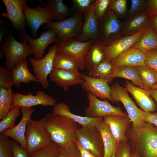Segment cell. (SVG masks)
Masks as SVG:
<instances>
[{
	"label": "cell",
	"instance_id": "1",
	"mask_svg": "<svg viewBox=\"0 0 157 157\" xmlns=\"http://www.w3.org/2000/svg\"><path fill=\"white\" fill-rule=\"evenodd\" d=\"M132 153L140 157H157V126L144 121L126 133Z\"/></svg>",
	"mask_w": 157,
	"mask_h": 157
},
{
	"label": "cell",
	"instance_id": "2",
	"mask_svg": "<svg viewBox=\"0 0 157 157\" xmlns=\"http://www.w3.org/2000/svg\"><path fill=\"white\" fill-rule=\"evenodd\" d=\"M45 118L51 140L59 147L75 142L76 134L81 126L67 116L47 113Z\"/></svg>",
	"mask_w": 157,
	"mask_h": 157
},
{
	"label": "cell",
	"instance_id": "3",
	"mask_svg": "<svg viewBox=\"0 0 157 157\" xmlns=\"http://www.w3.org/2000/svg\"><path fill=\"white\" fill-rule=\"evenodd\" d=\"M32 54L24 37L21 42H19L12 34H10L3 42L0 49V59L5 56L6 67L9 71L13 70L19 63Z\"/></svg>",
	"mask_w": 157,
	"mask_h": 157
},
{
	"label": "cell",
	"instance_id": "4",
	"mask_svg": "<svg viewBox=\"0 0 157 157\" xmlns=\"http://www.w3.org/2000/svg\"><path fill=\"white\" fill-rule=\"evenodd\" d=\"M26 131L25 138L28 154L52 141L44 117L38 120L31 119L26 126Z\"/></svg>",
	"mask_w": 157,
	"mask_h": 157
},
{
	"label": "cell",
	"instance_id": "5",
	"mask_svg": "<svg viewBox=\"0 0 157 157\" xmlns=\"http://www.w3.org/2000/svg\"><path fill=\"white\" fill-rule=\"evenodd\" d=\"M82 23L83 12H81L61 22L51 21L44 24V27L56 31L59 36L60 44H61L69 39L78 37L81 32Z\"/></svg>",
	"mask_w": 157,
	"mask_h": 157
},
{
	"label": "cell",
	"instance_id": "6",
	"mask_svg": "<svg viewBox=\"0 0 157 157\" xmlns=\"http://www.w3.org/2000/svg\"><path fill=\"white\" fill-rule=\"evenodd\" d=\"M110 95L114 102H121L128 113V117L133 123V128L141 125L144 121L143 111L137 106L129 97L127 90L118 82L111 87Z\"/></svg>",
	"mask_w": 157,
	"mask_h": 157
},
{
	"label": "cell",
	"instance_id": "7",
	"mask_svg": "<svg viewBox=\"0 0 157 157\" xmlns=\"http://www.w3.org/2000/svg\"><path fill=\"white\" fill-rule=\"evenodd\" d=\"M76 139L85 149L95 157H103L104 148L101 134L95 126H81L76 134Z\"/></svg>",
	"mask_w": 157,
	"mask_h": 157
},
{
	"label": "cell",
	"instance_id": "8",
	"mask_svg": "<svg viewBox=\"0 0 157 157\" xmlns=\"http://www.w3.org/2000/svg\"><path fill=\"white\" fill-rule=\"evenodd\" d=\"M59 44L56 43L50 47L48 53L40 59L37 60L32 57L29 58L35 76L38 79V82L45 89H47L49 86L47 77L53 69L54 59Z\"/></svg>",
	"mask_w": 157,
	"mask_h": 157
},
{
	"label": "cell",
	"instance_id": "9",
	"mask_svg": "<svg viewBox=\"0 0 157 157\" xmlns=\"http://www.w3.org/2000/svg\"><path fill=\"white\" fill-rule=\"evenodd\" d=\"M86 95L89 101V106L85 110L86 116L92 118L104 117L109 115L128 117L119 106H113L108 99L101 100L89 91H87Z\"/></svg>",
	"mask_w": 157,
	"mask_h": 157
},
{
	"label": "cell",
	"instance_id": "10",
	"mask_svg": "<svg viewBox=\"0 0 157 157\" xmlns=\"http://www.w3.org/2000/svg\"><path fill=\"white\" fill-rule=\"evenodd\" d=\"M123 35V23L112 11L108 9L99 22V42L105 43Z\"/></svg>",
	"mask_w": 157,
	"mask_h": 157
},
{
	"label": "cell",
	"instance_id": "11",
	"mask_svg": "<svg viewBox=\"0 0 157 157\" xmlns=\"http://www.w3.org/2000/svg\"><path fill=\"white\" fill-rule=\"evenodd\" d=\"M23 11L26 23L31 31L33 39L37 38V33L41 26L54 20L51 12L45 6L42 8L40 5L31 8L26 4Z\"/></svg>",
	"mask_w": 157,
	"mask_h": 157
},
{
	"label": "cell",
	"instance_id": "12",
	"mask_svg": "<svg viewBox=\"0 0 157 157\" xmlns=\"http://www.w3.org/2000/svg\"><path fill=\"white\" fill-rule=\"evenodd\" d=\"M6 8L7 12H2L1 16L5 17L11 22L17 31L26 33L25 28L26 22L23 9L27 4V0H3Z\"/></svg>",
	"mask_w": 157,
	"mask_h": 157
},
{
	"label": "cell",
	"instance_id": "13",
	"mask_svg": "<svg viewBox=\"0 0 157 157\" xmlns=\"http://www.w3.org/2000/svg\"><path fill=\"white\" fill-rule=\"evenodd\" d=\"M145 30L129 36L123 35L107 43H101L106 60L110 62L120 53L131 47Z\"/></svg>",
	"mask_w": 157,
	"mask_h": 157
},
{
	"label": "cell",
	"instance_id": "14",
	"mask_svg": "<svg viewBox=\"0 0 157 157\" xmlns=\"http://www.w3.org/2000/svg\"><path fill=\"white\" fill-rule=\"evenodd\" d=\"M39 34L40 36L35 39L31 38L26 33L24 35L34 58L37 60L43 58L45 49L50 44L54 42L60 43L58 34L53 29H48Z\"/></svg>",
	"mask_w": 157,
	"mask_h": 157
},
{
	"label": "cell",
	"instance_id": "15",
	"mask_svg": "<svg viewBox=\"0 0 157 157\" xmlns=\"http://www.w3.org/2000/svg\"><path fill=\"white\" fill-rule=\"evenodd\" d=\"M94 40H90L81 41L75 38L70 39L65 42L59 44L57 52L67 54L76 58L78 61L79 69L83 70L84 59L89 47Z\"/></svg>",
	"mask_w": 157,
	"mask_h": 157
},
{
	"label": "cell",
	"instance_id": "16",
	"mask_svg": "<svg viewBox=\"0 0 157 157\" xmlns=\"http://www.w3.org/2000/svg\"><path fill=\"white\" fill-rule=\"evenodd\" d=\"M75 38L82 42L90 40L99 42V22L94 14L93 6L83 12L81 30L79 35Z\"/></svg>",
	"mask_w": 157,
	"mask_h": 157
},
{
	"label": "cell",
	"instance_id": "17",
	"mask_svg": "<svg viewBox=\"0 0 157 157\" xmlns=\"http://www.w3.org/2000/svg\"><path fill=\"white\" fill-rule=\"evenodd\" d=\"M15 106L21 107H30L40 105L43 106H54L57 104L56 99L44 92L38 90L35 95L29 92L23 94L16 92L15 97Z\"/></svg>",
	"mask_w": 157,
	"mask_h": 157
},
{
	"label": "cell",
	"instance_id": "18",
	"mask_svg": "<svg viewBox=\"0 0 157 157\" xmlns=\"http://www.w3.org/2000/svg\"><path fill=\"white\" fill-rule=\"evenodd\" d=\"M21 110L22 117L19 124L13 128L6 129L1 133L7 137H10L17 142L27 152L25 131L26 126L31 119V115L35 109L32 107H21Z\"/></svg>",
	"mask_w": 157,
	"mask_h": 157
},
{
	"label": "cell",
	"instance_id": "19",
	"mask_svg": "<svg viewBox=\"0 0 157 157\" xmlns=\"http://www.w3.org/2000/svg\"><path fill=\"white\" fill-rule=\"evenodd\" d=\"M82 76L84 81L81 86L83 90L102 100L108 99L114 103L110 95V88L108 83L109 81L96 78L83 73Z\"/></svg>",
	"mask_w": 157,
	"mask_h": 157
},
{
	"label": "cell",
	"instance_id": "20",
	"mask_svg": "<svg viewBox=\"0 0 157 157\" xmlns=\"http://www.w3.org/2000/svg\"><path fill=\"white\" fill-rule=\"evenodd\" d=\"M50 81L54 82L66 92L70 86L81 85L84 81L82 74L53 68L49 75Z\"/></svg>",
	"mask_w": 157,
	"mask_h": 157
},
{
	"label": "cell",
	"instance_id": "21",
	"mask_svg": "<svg viewBox=\"0 0 157 157\" xmlns=\"http://www.w3.org/2000/svg\"><path fill=\"white\" fill-rule=\"evenodd\" d=\"M145 53L131 47L120 53L110 62L115 68L124 66H138L145 65Z\"/></svg>",
	"mask_w": 157,
	"mask_h": 157
},
{
	"label": "cell",
	"instance_id": "22",
	"mask_svg": "<svg viewBox=\"0 0 157 157\" xmlns=\"http://www.w3.org/2000/svg\"><path fill=\"white\" fill-rule=\"evenodd\" d=\"M103 120L117 141H121L125 144L128 142L126 133L131 122L128 117L109 115L104 117Z\"/></svg>",
	"mask_w": 157,
	"mask_h": 157
},
{
	"label": "cell",
	"instance_id": "23",
	"mask_svg": "<svg viewBox=\"0 0 157 157\" xmlns=\"http://www.w3.org/2000/svg\"><path fill=\"white\" fill-rule=\"evenodd\" d=\"M123 35L129 36L145 30L150 25V16L144 11L130 18L123 23Z\"/></svg>",
	"mask_w": 157,
	"mask_h": 157
},
{
	"label": "cell",
	"instance_id": "24",
	"mask_svg": "<svg viewBox=\"0 0 157 157\" xmlns=\"http://www.w3.org/2000/svg\"><path fill=\"white\" fill-rule=\"evenodd\" d=\"M52 113L69 117L82 127H91L95 126L98 122L103 119L102 117L92 118L75 115L71 112L68 105L64 102L57 103L53 106Z\"/></svg>",
	"mask_w": 157,
	"mask_h": 157
},
{
	"label": "cell",
	"instance_id": "25",
	"mask_svg": "<svg viewBox=\"0 0 157 157\" xmlns=\"http://www.w3.org/2000/svg\"><path fill=\"white\" fill-rule=\"evenodd\" d=\"M125 86L144 111L150 112L156 110L155 103L147 90L135 86L127 81Z\"/></svg>",
	"mask_w": 157,
	"mask_h": 157
},
{
	"label": "cell",
	"instance_id": "26",
	"mask_svg": "<svg viewBox=\"0 0 157 157\" xmlns=\"http://www.w3.org/2000/svg\"><path fill=\"white\" fill-rule=\"evenodd\" d=\"M106 60L101 43L94 41L85 55L84 59V68L89 70Z\"/></svg>",
	"mask_w": 157,
	"mask_h": 157
},
{
	"label": "cell",
	"instance_id": "27",
	"mask_svg": "<svg viewBox=\"0 0 157 157\" xmlns=\"http://www.w3.org/2000/svg\"><path fill=\"white\" fill-rule=\"evenodd\" d=\"M28 61L25 58L17 65L11 72L12 75L14 85L19 88L22 83L29 84L31 82H38V80L29 71Z\"/></svg>",
	"mask_w": 157,
	"mask_h": 157
},
{
	"label": "cell",
	"instance_id": "28",
	"mask_svg": "<svg viewBox=\"0 0 157 157\" xmlns=\"http://www.w3.org/2000/svg\"><path fill=\"white\" fill-rule=\"evenodd\" d=\"M95 126L102 136L104 148L103 157H111L115 152L117 140L113 135L109 126L103 119L98 122Z\"/></svg>",
	"mask_w": 157,
	"mask_h": 157
},
{
	"label": "cell",
	"instance_id": "29",
	"mask_svg": "<svg viewBox=\"0 0 157 157\" xmlns=\"http://www.w3.org/2000/svg\"><path fill=\"white\" fill-rule=\"evenodd\" d=\"M115 77L128 79L131 81V84L134 85L146 90L149 89L142 81L135 66H124L116 68L113 78Z\"/></svg>",
	"mask_w": 157,
	"mask_h": 157
},
{
	"label": "cell",
	"instance_id": "30",
	"mask_svg": "<svg viewBox=\"0 0 157 157\" xmlns=\"http://www.w3.org/2000/svg\"><path fill=\"white\" fill-rule=\"evenodd\" d=\"M132 47L138 49L144 53L157 49V35L154 31L150 25Z\"/></svg>",
	"mask_w": 157,
	"mask_h": 157
},
{
	"label": "cell",
	"instance_id": "31",
	"mask_svg": "<svg viewBox=\"0 0 157 157\" xmlns=\"http://www.w3.org/2000/svg\"><path fill=\"white\" fill-rule=\"evenodd\" d=\"M45 6L51 12L56 22L67 19L73 15L71 9L63 3L62 0H48Z\"/></svg>",
	"mask_w": 157,
	"mask_h": 157
},
{
	"label": "cell",
	"instance_id": "32",
	"mask_svg": "<svg viewBox=\"0 0 157 157\" xmlns=\"http://www.w3.org/2000/svg\"><path fill=\"white\" fill-rule=\"evenodd\" d=\"M53 68L79 73V64L77 60L74 57L57 52L55 55Z\"/></svg>",
	"mask_w": 157,
	"mask_h": 157
},
{
	"label": "cell",
	"instance_id": "33",
	"mask_svg": "<svg viewBox=\"0 0 157 157\" xmlns=\"http://www.w3.org/2000/svg\"><path fill=\"white\" fill-rule=\"evenodd\" d=\"M15 94L12 88L6 89L0 87V119H4L10 110L15 106Z\"/></svg>",
	"mask_w": 157,
	"mask_h": 157
},
{
	"label": "cell",
	"instance_id": "34",
	"mask_svg": "<svg viewBox=\"0 0 157 157\" xmlns=\"http://www.w3.org/2000/svg\"><path fill=\"white\" fill-rule=\"evenodd\" d=\"M116 68L106 60L93 69L89 70V76L96 78L108 80L113 79Z\"/></svg>",
	"mask_w": 157,
	"mask_h": 157
},
{
	"label": "cell",
	"instance_id": "35",
	"mask_svg": "<svg viewBox=\"0 0 157 157\" xmlns=\"http://www.w3.org/2000/svg\"><path fill=\"white\" fill-rule=\"evenodd\" d=\"M136 67L144 85L149 89H154L157 84V72L145 65Z\"/></svg>",
	"mask_w": 157,
	"mask_h": 157
},
{
	"label": "cell",
	"instance_id": "36",
	"mask_svg": "<svg viewBox=\"0 0 157 157\" xmlns=\"http://www.w3.org/2000/svg\"><path fill=\"white\" fill-rule=\"evenodd\" d=\"M60 147L51 141L49 144L28 154V157H59Z\"/></svg>",
	"mask_w": 157,
	"mask_h": 157
},
{
	"label": "cell",
	"instance_id": "37",
	"mask_svg": "<svg viewBox=\"0 0 157 157\" xmlns=\"http://www.w3.org/2000/svg\"><path fill=\"white\" fill-rule=\"evenodd\" d=\"M21 108L15 106L12 108L5 117L0 122V132L15 127L17 118L20 114Z\"/></svg>",
	"mask_w": 157,
	"mask_h": 157
},
{
	"label": "cell",
	"instance_id": "38",
	"mask_svg": "<svg viewBox=\"0 0 157 157\" xmlns=\"http://www.w3.org/2000/svg\"><path fill=\"white\" fill-rule=\"evenodd\" d=\"M127 0H111L108 10L119 19L126 17L127 12Z\"/></svg>",
	"mask_w": 157,
	"mask_h": 157
},
{
	"label": "cell",
	"instance_id": "39",
	"mask_svg": "<svg viewBox=\"0 0 157 157\" xmlns=\"http://www.w3.org/2000/svg\"><path fill=\"white\" fill-rule=\"evenodd\" d=\"M14 83L11 71L3 66L0 67V87L12 88Z\"/></svg>",
	"mask_w": 157,
	"mask_h": 157
},
{
	"label": "cell",
	"instance_id": "40",
	"mask_svg": "<svg viewBox=\"0 0 157 157\" xmlns=\"http://www.w3.org/2000/svg\"><path fill=\"white\" fill-rule=\"evenodd\" d=\"M111 0H96L93 5L94 14L100 22L108 9Z\"/></svg>",
	"mask_w": 157,
	"mask_h": 157
},
{
	"label": "cell",
	"instance_id": "41",
	"mask_svg": "<svg viewBox=\"0 0 157 157\" xmlns=\"http://www.w3.org/2000/svg\"><path fill=\"white\" fill-rule=\"evenodd\" d=\"M59 157H81V154L75 142L60 147Z\"/></svg>",
	"mask_w": 157,
	"mask_h": 157
},
{
	"label": "cell",
	"instance_id": "42",
	"mask_svg": "<svg viewBox=\"0 0 157 157\" xmlns=\"http://www.w3.org/2000/svg\"><path fill=\"white\" fill-rule=\"evenodd\" d=\"M95 0H73L71 10L72 14L83 12L93 6Z\"/></svg>",
	"mask_w": 157,
	"mask_h": 157
},
{
	"label": "cell",
	"instance_id": "43",
	"mask_svg": "<svg viewBox=\"0 0 157 157\" xmlns=\"http://www.w3.org/2000/svg\"><path fill=\"white\" fill-rule=\"evenodd\" d=\"M131 7L127 11L126 19L146 10L147 0H131Z\"/></svg>",
	"mask_w": 157,
	"mask_h": 157
},
{
	"label": "cell",
	"instance_id": "44",
	"mask_svg": "<svg viewBox=\"0 0 157 157\" xmlns=\"http://www.w3.org/2000/svg\"><path fill=\"white\" fill-rule=\"evenodd\" d=\"M0 157H13L10 140L2 133L0 135Z\"/></svg>",
	"mask_w": 157,
	"mask_h": 157
},
{
	"label": "cell",
	"instance_id": "45",
	"mask_svg": "<svg viewBox=\"0 0 157 157\" xmlns=\"http://www.w3.org/2000/svg\"><path fill=\"white\" fill-rule=\"evenodd\" d=\"M115 157H132L129 143H124L122 141H117L115 151Z\"/></svg>",
	"mask_w": 157,
	"mask_h": 157
},
{
	"label": "cell",
	"instance_id": "46",
	"mask_svg": "<svg viewBox=\"0 0 157 157\" xmlns=\"http://www.w3.org/2000/svg\"><path fill=\"white\" fill-rule=\"evenodd\" d=\"M144 53L145 65L157 72V49L151 50Z\"/></svg>",
	"mask_w": 157,
	"mask_h": 157
},
{
	"label": "cell",
	"instance_id": "47",
	"mask_svg": "<svg viewBox=\"0 0 157 157\" xmlns=\"http://www.w3.org/2000/svg\"><path fill=\"white\" fill-rule=\"evenodd\" d=\"M13 157H28L27 152L20 144L13 139L10 140Z\"/></svg>",
	"mask_w": 157,
	"mask_h": 157
},
{
	"label": "cell",
	"instance_id": "48",
	"mask_svg": "<svg viewBox=\"0 0 157 157\" xmlns=\"http://www.w3.org/2000/svg\"><path fill=\"white\" fill-rule=\"evenodd\" d=\"M146 10L150 15L157 16V0H147Z\"/></svg>",
	"mask_w": 157,
	"mask_h": 157
},
{
	"label": "cell",
	"instance_id": "49",
	"mask_svg": "<svg viewBox=\"0 0 157 157\" xmlns=\"http://www.w3.org/2000/svg\"><path fill=\"white\" fill-rule=\"evenodd\" d=\"M143 112L144 121L157 126V113L144 111Z\"/></svg>",
	"mask_w": 157,
	"mask_h": 157
},
{
	"label": "cell",
	"instance_id": "50",
	"mask_svg": "<svg viewBox=\"0 0 157 157\" xmlns=\"http://www.w3.org/2000/svg\"><path fill=\"white\" fill-rule=\"evenodd\" d=\"M75 143L79 150L81 157H95L90 152L84 148L77 139L75 140Z\"/></svg>",
	"mask_w": 157,
	"mask_h": 157
},
{
	"label": "cell",
	"instance_id": "51",
	"mask_svg": "<svg viewBox=\"0 0 157 157\" xmlns=\"http://www.w3.org/2000/svg\"><path fill=\"white\" fill-rule=\"evenodd\" d=\"M150 16V26L154 31L157 35V16Z\"/></svg>",
	"mask_w": 157,
	"mask_h": 157
},
{
	"label": "cell",
	"instance_id": "52",
	"mask_svg": "<svg viewBox=\"0 0 157 157\" xmlns=\"http://www.w3.org/2000/svg\"><path fill=\"white\" fill-rule=\"evenodd\" d=\"M8 27V25L0 24V42L5 35Z\"/></svg>",
	"mask_w": 157,
	"mask_h": 157
},
{
	"label": "cell",
	"instance_id": "53",
	"mask_svg": "<svg viewBox=\"0 0 157 157\" xmlns=\"http://www.w3.org/2000/svg\"><path fill=\"white\" fill-rule=\"evenodd\" d=\"M147 90L150 95L155 100L157 103V89H150ZM156 113H157V111Z\"/></svg>",
	"mask_w": 157,
	"mask_h": 157
},
{
	"label": "cell",
	"instance_id": "54",
	"mask_svg": "<svg viewBox=\"0 0 157 157\" xmlns=\"http://www.w3.org/2000/svg\"><path fill=\"white\" fill-rule=\"evenodd\" d=\"M131 156L132 157H140L137 154H133L131 153Z\"/></svg>",
	"mask_w": 157,
	"mask_h": 157
},
{
	"label": "cell",
	"instance_id": "55",
	"mask_svg": "<svg viewBox=\"0 0 157 157\" xmlns=\"http://www.w3.org/2000/svg\"><path fill=\"white\" fill-rule=\"evenodd\" d=\"M113 154L111 157H115V153Z\"/></svg>",
	"mask_w": 157,
	"mask_h": 157
},
{
	"label": "cell",
	"instance_id": "56",
	"mask_svg": "<svg viewBox=\"0 0 157 157\" xmlns=\"http://www.w3.org/2000/svg\"><path fill=\"white\" fill-rule=\"evenodd\" d=\"M154 89H157V84L156 85V86L155 87Z\"/></svg>",
	"mask_w": 157,
	"mask_h": 157
}]
</instances>
